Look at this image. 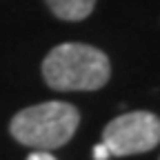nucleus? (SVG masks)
Masks as SVG:
<instances>
[{
  "instance_id": "obj_1",
  "label": "nucleus",
  "mask_w": 160,
  "mask_h": 160,
  "mask_svg": "<svg viewBox=\"0 0 160 160\" xmlns=\"http://www.w3.org/2000/svg\"><path fill=\"white\" fill-rule=\"evenodd\" d=\"M109 76V58L82 42L58 45L42 62V78L56 91H96L107 85Z\"/></svg>"
},
{
  "instance_id": "obj_2",
  "label": "nucleus",
  "mask_w": 160,
  "mask_h": 160,
  "mask_svg": "<svg viewBox=\"0 0 160 160\" xmlns=\"http://www.w3.org/2000/svg\"><path fill=\"white\" fill-rule=\"evenodd\" d=\"M78 125L80 113L73 105L49 100L18 111L9 122V131L20 145L36 151H51L67 145Z\"/></svg>"
},
{
  "instance_id": "obj_3",
  "label": "nucleus",
  "mask_w": 160,
  "mask_h": 160,
  "mask_svg": "<svg viewBox=\"0 0 160 160\" xmlns=\"http://www.w3.org/2000/svg\"><path fill=\"white\" fill-rule=\"evenodd\" d=\"M160 142V118L151 111H129L113 118L102 131V145L111 156H133L156 149Z\"/></svg>"
},
{
  "instance_id": "obj_4",
  "label": "nucleus",
  "mask_w": 160,
  "mask_h": 160,
  "mask_svg": "<svg viewBox=\"0 0 160 160\" xmlns=\"http://www.w3.org/2000/svg\"><path fill=\"white\" fill-rule=\"evenodd\" d=\"M47 5L60 20H85L93 11L96 0H47Z\"/></svg>"
},
{
  "instance_id": "obj_5",
  "label": "nucleus",
  "mask_w": 160,
  "mask_h": 160,
  "mask_svg": "<svg viewBox=\"0 0 160 160\" xmlns=\"http://www.w3.org/2000/svg\"><path fill=\"white\" fill-rule=\"evenodd\" d=\"M109 156H111V153H109V149H107L102 142H98V145L93 147V158H96V160H109Z\"/></svg>"
},
{
  "instance_id": "obj_6",
  "label": "nucleus",
  "mask_w": 160,
  "mask_h": 160,
  "mask_svg": "<svg viewBox=\"0 0 160 160\" xmlns=\"http://www.w3.org/2000/svg\"><path fill=\"white\" fill-rule=\"evenodd\" d=\"M27 160H58V158H53L49 151H33L27 156Z\"/></svg>"
}]
</instances>
